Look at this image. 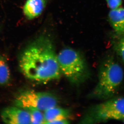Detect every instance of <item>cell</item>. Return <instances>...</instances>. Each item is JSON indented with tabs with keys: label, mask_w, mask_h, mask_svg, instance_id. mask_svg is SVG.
<instances>
[{
	"label": "cell",
	"mask_w": 124,
	"mask_h": 124,
	"mask_svg": "<svg viewBox=\"0 0 124 124\" xmlns=\"http://www.w3.org/2000/svg\"><path fill=\"white\" fill-rule=\"evenodd\" d=\"M45 124H50L54 121L68 120L70 115V111L67 108L56 106L44 111Z\"/></svg>",
	"instance_id": "9"
},
{
	"label": "cell",
	"mask_w": 124,
	"mask_h": 124,
	"mask_svg": "<svg viewBox=\"0 0 124 124\" xmlns=\"http://www.w3.org/2000/svg\"><path fill=\"white\" fill-rule=\"evenodd\" d=\"M120 36L114 43L113 46L117 55L124 63V34Z\"/></svg>",
	"instance_id": "12"
},
{
	"label": "cell",
	"mask_w": 124,
	"mask_h": 124,
	"mask_svg": "<svg viewBox=\"0 0 124 124\" xmlns=\"http://www.w3.org/2000/svg\"><path fill=\"white\" fill-rule=\"evenodd\" d=\"M108 7L111 9L119 7L122 3V0H106Z\"/></svg>",
	"instance_id": "13"
},
{
	"label": "cell",
	"mask_w": 124,
	"mask_h": 124,
	"mask_svg": "<svg viewBox=\"0 0 124 124\" xmlns=\"http://www.w3.org/2000/svg\"><path fill=\"white\" fill-rule=\"evenodd\" d=\"M46 0H27L23 8V12L28 19L31 20L39 16L44 9Z\"/></svg>",
	"instance_id": "8"
},
{
	"label": "cell",
	"mask_w": 124,
	"mask_h": 124,
	"mask_svg": "<svg viewBox=\"0 0 124 124\" xmlns=\"http://www.w3.org/2000/svg\"><path fill=\"white\" fill-rule=\"evenodd\" d=\"M58 98L49 92L27 90L23 92L15 100L16 106L29 110L31 108L45 111L57 106Z\"/></svg>",
	"instance_id": "5"
},
{
	"label": "cell",
	"mask_w": 124,
	"mask_h": 124,
	"mask_svg": "<svg viewBox=\"0 0 124 124\" xmlns=\"http://www.w3.org/2000/svg\"><path fill=\"white\" fill-rule=\"evenodd\" d=\"M19 65L25 77L38 83L58 80L62 75L54 45L46 36L39 37L24 50Z\"/></svg>",
	"instance_id": "1"
},
{
	"label": "cell",
	"mask_w": 124,
	"mask_h": 124,
	"mask_svg": "<svg viewBox=\"0 0 124 124\" xmlns=\"http://www.w3.org/2000/svg\"><path fill=\"white\" fill-rule=\"evenodd\" d=\"M62 74L73 85L84 82L90 75L85 59L80 53L71 48L62 50L57 54Z\"/></svg>",
	"instance_id": "3"
},
{
	"label": "cell",
	"mask_w": 124,
	"mask_h": 124,
	"mask_svg": "<svg viewBox=\"0 0 124 124\" xmlns=\"http://www.w3.org/2000/svg\"><path fill=\"white\" fill-rule=\"evenodd\" d=\"M11 78L10 69L6 59L0 55V85H5Z\"/></svg>",
	"instance_id": "10"
},
{
	"label": "cell",
	"mask_w": 124,
	"mask_h": 124,
	"mask_svg": "<svg viewBox=\"0 0 124 124\" xmlns=\"http://www.w3.org/2000/svg\"><path fill=\"white\" fill-rule=\"evenodd\" d=\"M124 79L122 67L113 57H108L100 67L97 84L90 97L105 100L113 98L119 90Z\"/></svg>",
	"instance_id": "2"
},
{
	"label": "cell",
	"mask_w": 124,
	"mask_h": 124,
	"mask_svg": "<svg viewBox=\"0 0 124 124\" xmlns=\"http://www.w3.org/2000/svg\"><path fill=\"white\" fill-rule=\"evenodd\" d=\"M1 116L2 121L6 124H31L29 111L16 106L5 108L1 112Z\"/></svg>",
	"instance_id": "6"
},
{
	"label": "cell",
	"mask_w": 124,
	"mask_h": 124,
	"mask_svg": "<svg viewBox=\"0 0 124 124\" xmlns=\"http://www.w3.org/2000/svg\"><path fill=\"white\" fill-rule=\"evenodd\" d=\"M30 114L31 124H45L44 117L42 111L31 108L27 110Z\"/></svg>",
	"instance_id": "11"
},
{
	"label": "cell",
	"mask_w": 124,
	"mask_h": 124,
	"mask_svg": "<svg viewBox=\"0 0 124 124\" xmlns=\"http://www.w3.org/2000/svg\"><path fill=\"white\" fill-rule=\"evenodd\" d=\"M108 18L116 34L120 36L124 34V8L111 9Z\"/></svg>",
	"instance_id": "7"
},
{
	"label": "cell",
	"mask_w": 124,
	"mask_h": 124,
	"mask_svg": "<svg viewBox=\"0 0 124 124\" xmlns=\"http://www.w3.org/2000/svg\"><path fill=\"white\" fill-rule=\"evenodd\" d=\"M124 120V97L112 98L93 107L83 121L87 123Z\"/></svg>",
	"instance_id": "4"
},
{
	"label": "cell",
	"mask_w": 124,
	"mask_h": 124,
	"mask_svg": "<svg viewBox=\"0 0 124 124\" xmlns=\"http://www.w3.org/2000/svg\"><path fill=\"white\" fill-rule=\"evenodd\" d=\"M122 121H123V122L124 123V120H123Z\"/></svg>",
	"instance_id": "14"
}]
</instances>
